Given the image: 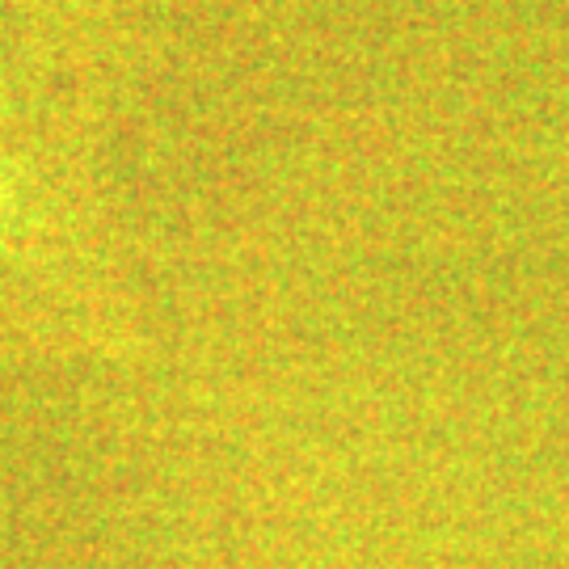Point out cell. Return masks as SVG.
<instances>
[{
    "instance_id": "6da1fadb",
    "label": "cell",
    "mask_w": 569,
    "mask_h": 569,
    "mask_svg": "<svg viewBox=\"0 0 569 569\" xmlns=\"http://www.w3.org/2000/svg\"><path fill=\"white\" fill-rule=\"evenodd\" d=\"M106 84L110 0H0V287H81Z\"/></svg>"
}]
</instances>
